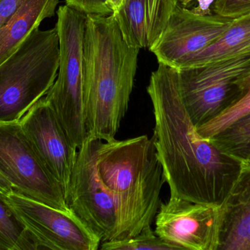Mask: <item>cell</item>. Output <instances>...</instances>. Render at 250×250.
Returning <instances> with one entry per match:
<instances>
[{"instance_id": "obj_7", "label": "cell", "mask_w": 250, "mask_h": 250, "mask_svg": "<svg viewBox=\"0 0 250 250\" xmlns=\"http://www.w3.org/2000/svg\"><path fill=\"white\" fill-rule=\"evenodd\" d=\"M230 201L198 204L170 195L160 204L154 232L173 250H219Z\"/></svg>"}, {"instance_id": "obj_22", "label": "cell", "mask_w": 250, "mask_h": 250, "mask_svg": "<svg viewBox=\"0 0 250 250\" xmlns=\"http://www.w3.org/2000/svg\"><path fill=\"white\" fill-rule=\"evenodd\" d=\"M65 4L86 15L108 16L114 13L108 0H65Z\"/></svg>"}, {"instance_id": "obj_26", "label": "cell", "mask_w": 250, "mask_h": 250, "mask_svg": "<svg viewBox=\"0 0 250 250\" xmlns=\"http://www.w3.org/2000/svg\"><path fill=\"white\" fill-rule=\"evenodd\" d=\"M108 1L114 13H116L123 7L126 0H108Z\"/></svg>"}, {"instance_id": "obj_25", "label": "cell", "mask_w": 250, "mask_h": 250, "mask_svg": "<svg viewBox=\"0 0 250 250\" xmlns=\"http://www.w3.org/2000/svg\"><path fill=\"white\" fill-rule=\"evenodd\" d=\"M13 190L11 183L0 173V193L7 195Z\"/></svg>"}, {"instance_id": "obj_23", "label": "cell", "mask_w": 250, "mask_h": 250, "mask_svg": "<svg viewBox=\"0 0 250 250\" xmlns=\"http://www.w3.org/2000/svg\"><path fill=\"white\" fill-rule=\"evenodd\" d=\"M26 0H0V27L17 11Z\"/></svg>"}, {"instance_id": "obj_13", "label": "cell", "mask_w": 250, "mask_h": 250, "mask_svg": "<svg viewBox=\"0 0 250 250\" xmlns=\"http://www.w3.org/2000/svg\"><path fill=\"white\" fill-rule=\"evenodd\" d=\"M179 4L180 0H126L123 7L113 14L128 45L150 50Z\"/></svg>"}, {"instance_id": "obj_16", "label": "cell", "mask_w": 250, "mask_h": 250, "mask_svg": "<svg viewBox=\"0 0 250 250\" xmlns=\"http://www.w3.org/2000/svg\"><path fill=\"white\" fill-rule=\"evenodd\" d=\"M40 250L36 238L28 230L6 195L0 193V250Z\"/></svg>"}, {"instance_id": "obj_11", "label": "cell", "mask_w": 250, "mask_h": 250, "mask_svg": "<svg viewBox=\"0 0 250 250\" xmlns=\"http://www.w3.org/2000/svg\"><path fill=\"white\" fill-rule=\"evenodd\" d=\"M233 22L215 13L198 14L178 4L150 51L159 63L178 69L185 60L220 39Z\"/></svg>"}, {"instance_id": "obj_19", "label": "cell", "mask_w": 250, "mask_h": 250, "mask_svg": "<svg viewBox=\"0 0 250 250\" xmlns=\"http://www.w3.org/2000/svg\"><path fill=\"white\" fill-rule=\"evenodd\" d=\"M220 148L243 159L250 148V114L211 139Z\"/></svg>"}, {"instance_id": "obj_21", "label": "cell", "mask_w": 250, "mask_h": 250, "mask_svg": "<svg viewBox=\"0 0 250 250\" xmlns=\"http://www.w3.org/2000/svg\"><path fill=\"white\" fill-rule=\"evenodd\" d=\"M211 10L222 17L235 20L250 14V0H215Z\"/></svg>"}, {"instance_id": "obj_5", "label": "cell", "mask_w": 250, "mask_h": 250, "mask_svg": "<svg viewBox=\"0 0 250 250\" xmlns=\"http://www.w3.org/2000/svg\"><path fill=\"white\" fill-rule=\"evenodd\" d=\"M56 23L60 66L54 85L44 96L73 144L80 148L87 138L83 98V41L86 15L60 6Z\"/></svg>"}, {"instance_id": "obj_20", "label": "cell", "mask_w": 250, "mask_h": 250, "mask_svg": "<svg viewBox=\"0 0 250 250\" xmlns=\"http://www.w3.org/2000/svg\"><path fill=\"white\" fill-rule=\"evenodd\" d=\"M100 248L102 250H173L156 234L151 227H146L133 237L102 242Z\"/></svg>"}, {"instance_id": "obj_8", "label": "cell", "mask_w": 250, "mask_h": 250, "mask_svg": "<svg viewBox=\"0 0 250 250\" xmlns=\"http://www.w3.org/2000/svg\"><path fill=\"white\" fill-rule=\"evenodd\" d=\"M0 173L21 195L71 211L61 186L40 159L20 122L0 123Z\"/></svg>"}, {"instance_id": "obj_1", "label": "cell", "mask_w": 250, "mask_h": 250, "mask_svg": "<svg viewBox=\"0 0 250 250\" xmlns=\"http://www.w3.org/2000/svg\"><path fill=\"white\" fill-rule=\"evenodd\" d=\"M147 92L155 121L151 138L170 195L198 204L229 201L245 174L243 159L198 133L181 97L177 69L159 63Z\"/></svg>"}, {"instance_id": "obj_24", "label": "cell", "mask_w": 250, "mask_h": 250, "mask_svg": "<svg viewBox=\"0 0 250 250\" xmlns=\"http://www.w3.org/2000/svg\"><path fill=\"white\" fill-rule=\"evenodd\" d=\"M198 2V5L192 9L195 13L200 15H209L214 13L211 10L213 3L215 0H195Z\"/></svg>"}, {"instance_id": "obj_12", "label": "cell", "mask_w": 250, "mask_h": 250, "mask_svg": "<svg viewBox=\"0 0 250 250\" xmlns=\"http://www.w3.org/2000/svg\"><path fill=\"white\" fill-rule=\"evenodd\" d=\"M19 122L40 159L60 185L65 198L79 148L70 140L44 97Z\"/></svg>"}, {"instance_id": "obj_17", "label": "cell", "mask_w": 250, "mask_h": 250, "mask_svg": "<svg viewBox=\"0 0 250 250\" xmlns=\"http://www.w3.org/2000/svg\"><path fill=\"white\" fill-rule=\"evenodd\" d=\"M238 98L217 115L196 126L198 133L207 139H214L232 125L250 114V70L239 80Z\"/></svg>"}, {"instance_id": "obj_3", "label": "cell", "mask_w": 250, "mask_h": 250, "mask_svg": "<svg viewBox=\"0 0 250 250\" xmlns=\"http://www.w3.org/2000/svg\"><path fill=\"white\" fill-rule=\"evenodd\" d=\"M97 165L117 208L113 240L133 237L151 227L166 183L152 138L141 135L125 140H100Z\"/></svg>"}, {"instance_id": "obj_10", "label": "cell", "mask_w": 250, "mask_h": 250, "mask_svg": "<svg viewBox=\"0 0 250 250\" xmlns=\"http://www.w3.org/2000/svg\"><path fill=\"white\" fill-rule=\"evenodd\" d=\"M40 249L97 250L99 238L72 211L53 208L13 189L6 195Z\"/></svg>"}, {"instance_id": "obj_6", "label": "cell", "mask_w": 250, "mask_h": 250, "mask_svg": "<svg viewBox=\"0 0 250 250\" xmlns=\"http://www.w3.org/2000/svg\"><path fill=\"white\" fill-rule=\"evenodd\" d=\"M177 70L182 101L191 120L198 126L238 98L239 80L250 70V51Z\"/></svg>"}, {"instance_id": "obj_27", "label": "cell", "mask_w": 250, "mask_h": 250, "mask_svg": "<svg viewBox=\"0 0 250 250\" xmlns=\"http://www.w3.org/2000/svg\"><path fill=\"white\" fill-rule=\"evenodd\" d=\"M244 167H245V174L250 170V148L246 157L243 159Z\"/></svg>"}, {"instance_id": "obj_15", "label": "cell", "mask_w": 250, "mask_h": 250, "mask_svg": "<svg viewBox=\"0 0 250 250\" xmlns=\"http://www.w3.org/2000/svg\"><path fill=\"white\" fill-rule=\"evenodd\" d=\"M250 51V14L235 19L224 35L185 60L179 68L204 66Z\"/></svg>"}, {"instance_id": "obj_14", "label": "cell", "mask_w": 250, "mask_h": 250, "mask_svg": "<svg viewBox=\"0 0 250 250\" xmlns=\"http://www.w3.org/2000/svg\"><path fill=\"white\" fill-rule=\"evenodd\" d=\"M60 0H26L0 27V64L7 60L21 43L45 19L53 17Z\"/></svg>"}, {"instance_id": "obj_9", "label": "cell", "mask_w": 250, "mask_h": 250, "mask_svg": "<svg viewBox=\"0 0 250 250\" xmlns=\"http://www.w3.org/2000/svg\"><path fill=\"white\" fill-rule=\"evenodd\" d=\"M99 141L87 136L79 148L65 200L69 208L102 243L114 239L117 216L114 198L103 182L97 165Z\"/></svg>"}, {"instance_id": "obj_4", "label": "cell", "mask_w": 250, "mask_h": 250, "mask_svg": "<svg viewBox=\"0 0 250 250\" xmlns=\"http://www.w3.org/2000/svg\"><path fill=\"white\" fill-rule=\"evenodd\" d=\"M57 28L32 32L0 64V123L19 122L46 95L60 66Z\"/></svg>"}, {"instance_id": "obj_18", "label": "cell", "mask_w": 250, "mask_h": 250, "mask_svg": "<svg viewBox=\"0 0 250 250\" xmlns=\"http://www.w3.org/2000/svg\"><path fill=\"white\" fill-rule=\"evenodd\" d=\"M230 211L225 220L219 250H250V195Z\"/></svg>"}, {"instance_id": "obj_2", "label": "cell", "mask_w": 250, "mask_h": 250, "mask_svg": "<svg viewBox=\"0 0 250 250\" xmlns=\"http://www.w3.org/2000/svg\"><path fill=\"white\" fill-rule=\"evenodd\" d=\"M139 50L126 44L114 14L86 15L83 98L89 137L115 139L127 112Z\"/></svg>"}, {"instance_id": "obj_28", "label": "cell", "mask_w": 250, "mask_h": 250, "mask_svg": "<svg viewBox=\"0 0 250 250\" xmlns=\"http://www.w3.org/2000/svg\"><path fill=\"white\" fill-rule=\"evenodd\" d=\"M193 1H195V0H180V4L184 7H188Z\"/></svg>"}]
</instances>
